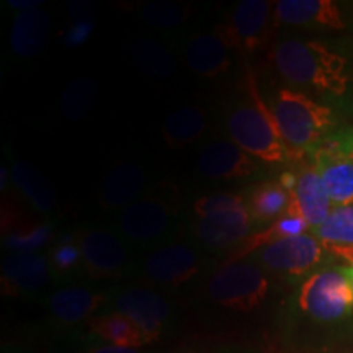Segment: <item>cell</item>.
<instances>
[{
    "label": "cell",
    "instance_id": "1",
    "mask_svg": "<svg viewBox=\"0 0 353 353\" xmlns=\"http://www.w3.org/2000/svg\"><path fill=\"white\" fill-rule=\"evenodd\" d=\"M273 63L286 81L321 95L341 97L350 82L348 61L319 41L286 39L278 43Z\"/></svg>",
    "mask_w": 353,
    "mask_h": 353
},
{
    "label": "cell",
    "instance_id": "2",
    "mask_svg": "<svg viewBox=\"0 0 353 353\" xmlns=\"http://www.w3.org/2000/svg\"><path fill=\"white\" fill-rule=\"evenodd\" d=\"M272 113L290 159L312 156L335 126L332 110L291 88L276 92Z\"/></svg>",
    "mask_w": 353,
    "mask_h": 353
},
{
    "label": "cell",
    "instance_id": "3",
    "mask_svg": "<svg viewBox=\"0 0 353 353\" xmlns=\"http://www.w3.org/2000/svg\"><path fill=\"white\" fill-rule=\"evenodd\" d=\"M247 88V99L237 101L228 112L226 130L231 143L267 164L288 161V151L278 131L275 117L260 97L252 77H249Z\"/></svg>",
    "mask_w": 353,
    "mask_h": 353
},
{
    "label": "cell",
    "instance_id": "4",
    "mask_svg": "<svg viewBox=\"0 0 353 353\" xmlns=\"http://www.w3.org/2000/svg\"><path fill=\"white\" fill-rule=\"evenodd\" d=\"M298 309L317 324H335L353 314V283L343 268L312 273L301 285Z\"/></svg>",
    "mask_w": 353,
    "mask_h": 353
},
{
    "label": "cell",
    "instance_id": "5",
    "mask_svg": "<svg viewBox=\"0 0 353 353\" xmlns=\"http://www.w3.org/2000/svg\"><path fill=\"white\" fill-rule=\"evenodd\" d=\"M270 281L257 263L226 262L208 283L210 296L219 306L236 312H252L267 298Z\"/></svg>",
    "mask_w": 353,
    "mask_h": 353
},
{
    "label": "cell",
    "instance_id": "6",
    "mask_svg": "<svg viewBox=\"0 0 353 353\" xmlns=\"http://www.w3.org/2000/svg\"><path fill=\"white\" fill-rule=\"evenodd\" d=\"M327 250L312 234L286 237L255 250L254 263L265 272L286 276H301L324 262Z\"/></svg>",
    "mask_w": 353,
    "mask_h": 353
},
{
    "label": "cell",
    "instance_id": "7",
    "mask_svg": "<svg viewBox=\"0 0 353 353\" xmlns=\"http://www.w3.org/2000/svg\"><path fill=\"white\" fill-rule=\"evenodd\" d=\"M265 0H242L234 8L231 19L219 26L229 46L241 54H254L270 38L275 23V7Z\"/></svg>",
    "mask_w": 353,
    "mask_h": 353
},
{
    "label": "cell",
    "instance_id": "8",
    "mask_svg": "<svg viewBox=\"0 0 353 353\" xmlns=\"http://www.w3.org/2000/svg\"><path fill=\"white\" fill-rule=\"evenodd\" d=\"M112 311L120 312L138 325L145 342L161 341L170 321V306L164 298L151 290H123L112 301Z\"/></svg>",
    "mask_w": 353,
    "mask_h": 353
},
{
    "label": "cell",
    "instance_id": "9",
    "mask_svg": "<svg viewBox=\"0 0 353 353\" xmlns=\"http://www.w3.org/2000/svg\"><path fill=\"white\" fill-rule=\"evenodd\" d=\"M77 244L82 250V265L90 278L108 280L125 273L128 252L117 234L100 228L85 229Z\"/></svg>",
    "mask_w": 353,
    "mask_h": 353
},
{
    "label": "cell",
    "instance_id": "10",
    "mask_svg": "<svg viewBox=\"0 0 353 353\" xmlns=\"http://www.w3.org/2000/svg\"><path fill=\"white\" fill-rule=\"evenodd\" d=\"M51 281V265L46 257L34 252H17L3 259L0 285L2 293L12 298L38 294Z\"/></svg>",
    "mask_w": 353,
    "mask_h": 353
},
{
    "label": "cell",
    "instance_id": "11",
    "mask_svg": "<svg viewBox=\"0 0 353 353\" xmlns=\"http://www.w3.org/2000/svg\"><path fill=\"white\" fill-rule=\"evenodd\" d=\"M172 214L174 210L164 196H144L123 210L118 223L128 239L152 242L164 236L170 226Z\"/></svg>",
    "mask_w": 353,
    "mask_h": 353
},
{
    "label": "cell",
    "instance_id": "12",
    "mask_svg": "<svg viewBox=\"0 0 353 353\" xmlns=\"http://www.w3.org/2000/svg\"><path fill=\"white\" fill-rule=\"evenodd\" d=\"M201 272V259L195 249L183 244L165 245L149 255L145 273L164 286H180Z\"/></svg>",
    "mask_w": 353,
    "mask_h": 353
},
{
    "label": "cell",
    "instance_id": "13",
    "mask_svg": "<svg viewBox=\"0 0 353 353\" xmlns=\"http://www.w3.org/2000/svg\"><path fill=\"white\" fill-rule=\"evenodd\" d=\"M252 223L247 203H244L237 208L198 218L195 232L205 245L213 249H228L247 239Z\"/></svg>",
    "mask_w": 353,
    "mask_h": 353
},
{
    "label": "cell",
    "instance_id": "14",
    "mask_svg": "<svg viewBox=\"0 0 353 353\" xmlns=\"http://www.w3.org/2000/svg\"><path fill=\"white\" fill-rule=\"evenodd\" d=\"M260 165L239 145L228 141H216L203 151L198 172L210 180H231L257 174Z\"/></svg>",
    "mask_w": 353,
    "mask_h": 353
},
{
    "label": "cell",
    "instance_id": "15",
    "mask_svg": "<svg viewBox=\"0 0 353 353\" xmlns=\"http://www.w3.org/2000/svg\"><path fill=\"white\" fill-rule=\"evenodd\" d=\"M107 303L108 296L105 293L82 286H69V288L56 290L46 299V309L52 321L59 325L70 327L83 321H90L92 316Z\"/></svg>",
    "mask_w": 353,
    "mask_h": 353
},
{
    "label": "cell",
    "instance_id": "16",
    "mask_svg": "<svg viewBox=\"0 0 353 353\" xmlns=\"http://www.w3.org/2000/svg\"><path fill=\"white\" fill-rule=\"evenodd\" d=\"M229 43L221 28L213 33H201L192 38L185 48V61L198 76L214 79L231 68Z\"/></svg>",
    "mask_w": 353,
    "mask_h": 353
},
{
    "label": "cell",
    "instance_id": "17",
    "mask_svg": "<svg viewBox=\"0 0 353 353\" xmlns=\"http://www.w3.org/2000/svg\"><path fill=\"white\" fill-rule=\"evenodd\" d=\"M275 20L286 25L324 26L342 30L341 8L332 0H281L275 3Z\"/></svg>",
    "mask_w": 353,
    "mask_h": 353
},
{
    "label": "cell",
    "instance_id": "18",
    "mask_svg": "<svg viewBox=\"0 0 353 353\" xmlns=\"http://www.w3.org/2000/svg\"><path fill=\"white\" fill-rule=\"evenodd\" d=\"M145 185V174L138 164H118L108 170L99 190V201L110 210L128 208L138 201Z\"/></svg>",
    "mask_w": 353,
    "mask_h": 353
},
{
    "label": "cell",
    "instance_id": "19",
    "mask_svg": "<svg viewBox=\"0 0 353 353\" xmlns=\"http://www.w3.org/2000/svg\"><path fill=\"white\" fill-rule=\"evenodd\" d=\"M291 196L311 229L319 228L332 211V201L314 165L303 167L298 174L296 188L291 192Z\"/></svg>",
    "mask_w": 353,
    "mask_h": 353
},
{
    "label": "cell",
    "instance_id": "20",
    "mask_svg": "<svg viewBox=\"0 0 353 353\" xmlns=\"http://www.w3.org/2000/svg\"><path fill=\"white\" fill-rule=\"evenodd\" d=\"M50 30V15L41 8H30V10L20 12L10 34L12 50L21 59L37 57L46 48Z\"/></svg>",
    "mask_w": 353,
    "mask_h": 353
},
{
    "label": "cell",
    "instance_id": "21",
    "mask_svg": "<svg viewBox=\"0 0 353 353\" xmlns=\"http://www.w3.org/2000/svg\"><path fill=\"white\" fill-rule=\"evenodd\" d=\"M312 236L324 245L329 254L345 259L353 267V205L335 206Z\"/></svg>",
    "mask_w": 353,
    "mask_h": 353
},
{
    "label": "cell",
    "instance_id": "22",
    "mask_svg": "<svg viewBox=\"0 0 353 353\" xmlns=\"http://www.w3.org/2000/svg\"><path fill=\"white\" fill-rule=\"evenodd\" d=\"M314 167L335 206L353 205V161L345 157L314 152Z\"/></svg>",
    "mask_w": 353,
    "mask_h": 353
},
{
    "label": "cell",
    "instance_id": "23",
    "mask_svg": "<svg viewBox=\"0 0 353 353\" xmlns=\"http://www.w3.org/2000/svg\"><path fill=\"white\" fill-rule=\"evenodd\" d=\"M208 126L206 112L196 105H185L167 114L162 134L169 149H182L200 139Z\"/></svg>",
    "mask_w": 353,
    "mask_h": 353
},
{
    "label": "cell",
    "instance_id": "24",
    "mask_svg": "<svg viewBox=\"0 0 353 353\" xmlns=\"http://www.w3.org/2000/svg\"><path fill=\"white\" fill-rule=\"evenodd\" d=\"M88 330L100 341L114 347L141 348L148 345L144 335L131 319L120 312L110 311L107 314L95 316L88 321Z\"/></svg>",
    "mask_w": 353,
    "mask_h": 353
},
{
    "label": "cell",
    "instance_id": "25",
    "mask_svg": "<svg viewBox=\"0 0 353 353\" xmlns=\"http://www.w3.org/2000/svg\"><path fill=\"white\" fill-rule=\"evenodd\" d=\"M291 205V195L278 182H263L249 192L250 218L254 223L265 224L283 218L288 213Z\"/></svg>",
    "mask_w": 353,
    "mask_h": 353
},
{
    "label": "cell",
    "instance_id": "26",
    "mask_svg": "<svg viewBox=\"0 0 353 353\" xmlns=\"http://www.w3.org/2000/svg\"><path fill=\"white\" fill-rule=\"evenodd\" d=\"M12 179L17 188L28 198L38 211L48 213L52 210L56 203L54 188L38 169L26 162H15L12 167Z\"/></svg>",
    "mask_w": 353,
    "mask_h": 353
},
{
    "label": "cell",
    "instance_id": "27",
    "mask_svg": "<svg viewBox=\"0 0 353 353\" xmlns=\"http://www.w3.org/2000/svg\"><path fill=\"white\" fill-rule=\"evenodd\" d=\"M131 57L141 72L157 81L169 79L175 72L174 56L154 39H138L132 43Z\"/></svg>",
    "mask_w": 353,
    "mask_h": 353
},
{
    "label": "cell",
    "instance_id": "28",
    "mask_svg": "<svg viewBox=\"0 0 353 353\" xmlns=\"http://www.w3.org/2000/svg\"><path fill=\"white\" fill-rule=\"evenodd\" d=\"M99 85L90 77H77L69 83L61 100V112L69 121L82 120L94 105Z\"/></svg>",
    "mask_w": 353,
    "mask_h": 353
},
{
    "label": "cell",
    "instance_id": "29",
    "mask_svg": "<svg viewBox=\"0 0 353 353\" xmlns=\"http://www.w3.org/2000/svg\"><path fill=\"white\" fill-rule=\"evenodd\" d=\"M190 10L187 7L180 6L175 2H151L145 3L141 10L145 23L156 28H172L183 23L187 20Z\"/></svg>",
    "mask_w": 353,
    "mask_h": 353
},
{
    "label": "cell",
    "instance_id": "30",
    "mask_svg": "<svg viewBox=\"0 0 353 353\" xmlns=\"http://www.w3.org/2000/svg\"><path fill=\"white\" fill-rule=\"evenodd\" d=\"M51 226H38L33 229H21L10 234L7 237V245L20 252H33L34 249L41 247L44 242L50 239Z\"/></svg>",
    "mask_w": 353,
    "mask_h": 353
},
{
    "label": "cell",
    "instance_id": "31",
    "mask_svg": "<svg viewBox=\"0 0 353 353\" xmlns=\"http://www.w3.org/2000/svg\"><path fill=\"white\" fill-rule=\"evenodd\" d=\"M244 198L241 195H231V193H219V195L201 196L196 200L193 211H195L196 218H206V216L219 213V211H226L237 208V206L244 205Z\"/></svg>",
    "mask_w": 353,
    "mask_h": 353
},
{
    "label": "cell",
    "instance_id": "32",
    "mask_svg": "<svg viewBox=\"0 0 353 353\" xmlns=\"http://www.w3.org/2000/svg\"><path fill=\"white\" fill-rule=\"evenodd\" d=\"M81 262L82 250L77 242H63L51 254V268L59 273H72Z\"/></svg>",
    "mask_w": 353,
    "mask_h": 353
},
{
    "label": "cell",
    "instance_id": "33",
    "mask_svg": "<svg viewBox=\"0 0 353 353\" xmlns=\"http://www.w3.org/2000/svg\"><path fill=\"white\" fill-rule=\"evenodd\" d=\"M81 353H143L139 348H126V347H114V345H101V343H94V345L85 347Z\"/></svg>",
    "mask_w": 353,
    "mask_h": 353
},
{
    "label": "cell",
    "instance_id": "34",
    "mask_svg": "<svg viewBox=\"0 0 353 353\" xmlns=\"http://www.w3.org/2000/svg\"><path fill=\"white\" fill-rule=\"evenodd\" d=\"M278 183H280L288 193L294 192V188H296V183H298V175L294 174V172H283V174L280 175Z\"/></svg>",
    "mask_w": 353,
    "mask_h": 353
},
{
    "label": "cell",
    "instance_id": "35",
    "mask_svg": "<svg viewBox=\"0 0 353 353\" xmlns=\"http://www.w3.org/2000/svg\"><path fill=\"white\" fill-rule=\"evenodd\" d=\"M41 3L43 2H39V0H30V2H15V0H10L8 6L21 8V12H23V10H30V8H38V6H41Z\"/></svg>",
    "mask_w": 353,
    "mask_h": 353
},
{
    "label": "cell",
    "instance_id": "36",
    "mask_svg": "<svg viewBox=\"0 0 353 353\" xmlns=\"http://www.w3.org/2000/svg\"><path fill=\"white\" fill-rule=\"evenodd\" d=\"M3 353H38L37 350H33V348H26V347H7L6 350H3Z\"/></svg>",
    "mask_w": 353,
    "mask_h": 353
}]
</instances>
